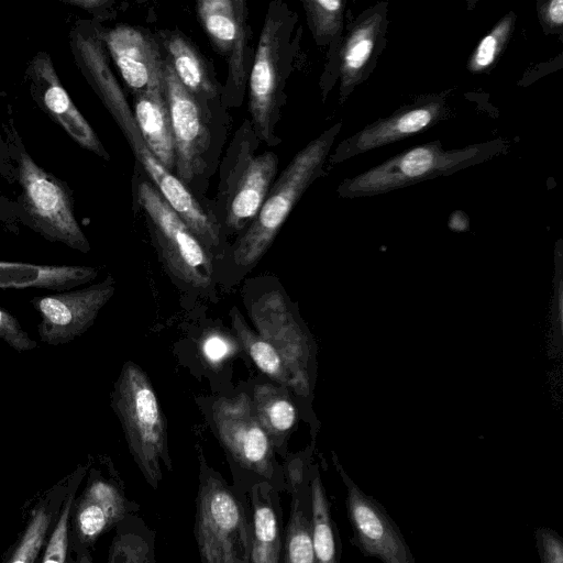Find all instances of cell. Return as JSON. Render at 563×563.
Masks as SVG:
<instances>
[{
    "instance_id": "6da1fadb",
    "label": "cell",
    "mask_w": 563,
    "mask_h": 563,
    "mask_svg": "<svg viewBox=\"0 0 563 563\" xmlns=\"http://www.w3.org/2000/svg\"><path fill=\"white\" fill-rule=\"evenodd\" d=\"M130 452L147 483L157 488L162 464L168 468L165 417L146 373L128 361L122 366L112 395Z\"/></svg>"
},
{
    "instance_id": "7a4b0ae2",
    "label": "cell",
    "mask_w": 563,
    "mask_h": 563,
    "mask_svg": "<svg viewBox=\"0 0 563 563\" xmlns=\"http://www.w3.org/2000/svg\"><path fill=\"white\" fill-rule=\"evenodd\" d=\"M336 128L325 131L299 151L272 185L257 216L233 249L238 266L255 265L272 245L302 194L317 177L330 150Z\"/></svg>"
},
{
    "instance_id": "3957f363",
    "label": "cell",
    "mask_w": 563,
    "mask_h": 563,
    "mask_svg": "<svg viewBox=\"0 0 563 563\" xmlns=\"http://www.w3.org/2000/svg\"><path fill=\"white\" fill-rule=\"evenodd\" d=\"M96 93L121 129L151 183L207 250L217 247L220 242V224L216 217L206 211L189 188L152 154L118 80L113 77L101 80Z\"/></svg>"
},
{
    "instance_id": "277c9868",
    "label": "cell",
    "mask_w": 563,
    "mask_h": 563,
    "mask_svg": "<svg viewBox=\"0 0 563 563\" xmlns=\"http://www.w3.org/2000/svg\"><path fill=\"white\" fill-rule=\"evenodd\" d=\"M258 141L244 121L228 150L221 168L218 207L225 228L245 231L257 216L276 177L278 157L272 151L255 154Z\"/></svg>"
},
{
    "instance_id": "5b68a950",
    "label": "cell",
    "mask_w": 563,
    "mask_h": 563,
    "mask_svg": "<svg viewBox=\"0 0 563 563\" xmlns=\"http://www.w3.org/2000/svg\"><path fill=\"white\" fill-rule=\"evenodd\" d=\"M290 12L286 3L269 4L249 78L251 125L260 142L276 145L275 128L282 107L286 53L290 36Z\"/></svg>"
},
{
    "instance_id": "8992f818",
    "label": "cell",
    "mask_w": 563,
    "mask_h": 563,
    "mask_svg": "<svg viewBox=\"0 0 563 563\" xmlns=\"http://www.w3.org/2000/svg\"><path fill=\"white\" fill-rule=\"evenodd\" d=\"M195 532L201 563H251V522L238 497L216 475H201Z\"/></svg>"
},
{
    "instance_id": "52a82bcc",
    "label": "cell",
    "mask_w": 563,
    "mask_h": 563,
    "mask_svg": "<svg viewBox=\"0 0 563 563\" xmlns=\"http://www.w3.org/2000/svg\"><path fill=\"white\" fill-rule=\"evenodd\" d=\"M136 199L169 272L194 287H208L212 262L208 250L147 177L136 181Z\"/></svg>"
},
{
    "instance_id": "ba28073f",
    "label": "cell",
    "mask_w": 563,
    "mask_h": 563,
    "mask_svg": "<svg viewBox=\"0 0 563 563\" xmlns=\"http://www.w3.org/2000/svg\"><path fill=\"white\" fill-rule=\"evenodd\" d=\"M23 203L34 228L46 238L87 253L89 242L74 213L66 188L24 151L19 155Z\"/></svg>"
},
{
    "instance_id": "9c48e42d",
    "label": "cell",
    "mask_w": 563,
    "mask_h": 563,
    "mask_svg": "<svg viewBox=\"0 0 563 563\" xmlns=\"http://www.w3.org/2000/svg\"><path fill=\"white\" fill-rule=\"evenodd\" d=\"M334 465L345 486V507L353 533L351 542L364 556L376 558L382 563H417L386 508L367 495L336 460Z\"/></svg>"
},
{
    "instance_id": "30bf717a",
    "label": "cell",
    "mask_w": 563,
    "mask_h": 563,
    "mask_svg": "<svg viewBox=\"0 0 563 563\" xmlns=\"http://www.w3.org/2000/svg\"><path fill=\"white\" fill-rule=\"evenodd\" d=\"M163 84L175 143L176 176L188 188L207 168L211 143L207 122L211 113L183 86L164 55Z\"/></svg>"
},
{
    "instance_id": "8fae6325",
    "label": "cell",
    "mask_w": 563,
    "mask_h": 563,
    "mask_svg": "<svg viewBox=\"0 0 563 563\" xmlns=\"http://www.w3.org/2000/svg\"><path fill=\"white\" fill-rule=\"evenodd\" d=\"M217 433L234 460L267 479L274 476L273 446L260 422L251 398L240 393L218 398L212 405Z\"/></svg>"
},
{
    "instance_id": "7c38bea8",
    "label": "cell",
    "mask_w": 563,
    "mask_h": 563,
    "mask_svg": "<svg viewBox=\"0 0 563 563\" xmlns=\"http://www.w3.org/2000/svg\"><path fill=\"white\" fill-rule=\"evenodd\" d=\"M114 290L115 282L108 276L85 288L33 298L31 303L41 317L37 325L41 341L48 345H59L85 333Z\"/></svg>"
},
{
    "instance_id": "4fadbf2b",
    "label": "cell",
    "mask_w": 563,
    "mask_h": 563,
    "mask_svg": "<svg viewBox=\"0 0 563 563\" xmlns=\"http://www.w3.org/2000/svg\"><path fill=\"white\" fill-rule=\"evenodd\" d=\"M250 316L257 333L279 354L289 387L306 396L309 393V345L284 296L276 290L264 294L252 305Z\"/></svg>"
},
{
    "instance_id": "5bb4252c",
    "label": "cell",
    "mask_w": 563,
    "mask_h": 563,
    "mask_svg": "<svg viewBox=\"0 0 563 563\" xmlns=\"http://www.w3.org/2000/svg\"><path fill=\"white\" fill-rule=\"evenodd\" d=\"M198 19L214 49L228 59V87L243 93L247 75V8L243 0H200Z\"/></svg>"
},
{
    "instance_id": "9a60e30c",
    "label": "cell",
    "mask_w": 563,
    "mask_h": 563,
    "mask_svg": "<svg viewBox=\"0 0 563 563\" xmlns=\"http://www.w3.org/2000/svg\"><path fill=\"white\" fill-rule=\"evenodd\" d=\"M99 34L133 96L164 86L163 54L156 37L129 24Z\"/></svg>"
},
{
    "instance_id": "2e32d148",
    "label": "cell",
    "mask_w": 563,
    "mask_h": 563,
    "mask_svg": "<svg viewBox=\"0 0 563 563\" xmlns=\"http://www.w3.org/2000/svg\"><path fill=\"white\" fill-rule=\"evenodd\" d=\"M474 152H443L433 146L415 147L354 178L345 194H374L430 177L473 157Z\"/></svg>"
},
{
    "instance_id": "e0dca14e",
    "label": "cell",
    "mask_w": 563,
    "mask_h": 563,
    "mask_svg": "<svg viewBox=\"0 0 563 563\" xmlns=\"http://www.w3.org/2000/svg\"><path fill=\"white\" fill-rule=\"evenodd\" d=\"M31 88L43 110L81 147L101 158L109 154L93 129L74 104L63 87L49 56L37 53L30 65Z\"/></svg>"
},
{
    "instance_id": "ac0fdd59",
    "label": "cell",
    "mask_w": 563,
    "mask_h": 563,
    "mask_svg": "<svg viewBox=\"0 0 563 563\" xmlns=\"http://www.w3.org/2000/svg\"><path fill=\"white\" fill-rule=\"evenodd\" d=\"M157 41L179 81L210 112L218 87L196 46L179 31H162Z\"/></svg>"
},
{
    "instance_id": "d6986e66",
    "label": "cell",
    "mask_w": 563,
    "mask_h": 563,
    "mask_svg": "<svg viewBox=\"0 0 563 563\" xmlns=\"http://www.w3.org/2000/svg\"><path fill=\"white\" fill-rule=\"evenodd\" d=\"M131 109L152 154L168 172L176 170L175 143L164 86L134 95Z\"/></svg>"
},
{
    "instance_id": "ffe728a7",
    "label": "cell",
    "mask_w": 563,
    "mask_h": 563,
    "mask_svg": "<svg viewBox=\"0 0 563 563\" xmlns=\"http://www.w3.org/2000/svg\"><path fill=\"white\" fill-rule=\"evenodd\" d=\"M126 515V500L113 484L93 481L84 492L75 512V528L84 543H92Z\"/></svg>"
},
{
    "instance_id": "44dd1931",
    "label": "cell",
    "mask_w": 563,
    "mask_h": 563,
    "mask_svg": "<svg viewBox=\"0 0 563 563\" xmlns=\"http://www.w3.org/2000/svg\"><path fill=\"white\" fill-rule=\"evenodd\" d=\"M97 276L98 269L90 266L0 261V289L41 288L64 291L88 284Z\"/></svg>"
},
{
    "instance_id": "7402d4cb",
    "label": "cell",
    "mask_w": 563,
    "mask_h": 563,
    "mask_svg": "<svg viewBox=\"0 0 563 563\" xmlns=\"http://www.w3.org/2000/svg\"><path fill=\"white\" fill-rule=\"evenodd\" d=\"M291 506L284 541V563H316L311 529V494L301 473L291 475Z\"/></svg>"
},
{
    "instance_id": "603a6c76",
    "label": "cell",
    "mask_w": 563,
    "mask_h": 563,
    "mask_svg": "<svg viewBox=\"0 0 563 563\" xmlns=\"http://www.w3.org/2000/svg\"><path fill=\"white\" fill-rule=\"evenodd\" d=\"M269 490L258 485L253 488L251 563H280L279 518Z\"/></svg>"
},
{
    "instance_id": "cb8c5ba5",
    "label": "cell",
    "mask_w": 563,
    "mask_h": 563,
    "mask_svg": "<svg viewBox=\"0 0 563 563\" xmlns=\"http://www.w3.org/2000/svg\"><path fill=\"white\" fill-rule=\"evenodd\" d=\"M311 494V529L316 563H340L341 541L331 516L330 504L319 473L309 481Z\"/></svg>"
},
{
    "instance_id": "d4e9b609",
    "label": "cell",
    "mask_w": 563,
    "mask_h": 563,
    "mask_svg": "<svg viewBox=\"0 0 563 563\" xmlns=\"http://www.w3.org/2000/svg\"><path fill=\"white\" fill-rule=\"evenodd\" d=\"M438 113L439 104H429L376 122L355 136L353 150L357 152L372 150L417 133L428 126Z\"/></svg>"
},
{
    "instance_id": "484cf974",
    "label": "cell",
    "mask_w": 563,
    "mask_h": 563,
    "mask_svg": "<svg viewBox=\"0 0 563 563\" xmlns=\"http://www.w3.org/2000/svg\"><path fill=\"white\" fill-rule=\"evenodd\" d=\"M379 14H374L354 26L347 36L341 53V88L353 86L367 65L378 38Z\"/></svg>"
},
{
    "instance_id": "4316f807",
    "label": "cell",
    "mask_w": 563,
    "mask_h": 563,
    "mask_svg": "<svg viewBox=\"0 0 563 563\" xmlns=\"http://www.w3.org/2000/svg\"><path fill=\"white\" fill-rule=\"evenodd\" d=\"M252 402L260 422L271 435L288 433L297 421V409L290 398L272 384L256 385Z\"/></svg>"
},
{
    "instance_id": "83f0119b",
    "label": "cell",
    "mask_w": 563,
    "mask_h": 563,
    "mask_svg": "<svg viewBox=\"0 0 563 563\" xmlns=\"http://www.w3.org/2000/svg\"><path fill=\"white\" fill-rule=\"evenodd\" d=\"M230 316L238 339L241 341L244 350L255 365L272 379L289 386V379L284 363L272 344L258 333L251 330L236 308L231 309Z\"/></svg>"
},
{
    "instance_id": "f1b7e54d",
    "label": "cell",
    "mask_w": 563,
    "mask_h": 563,
    "mask_svg": "<svg viewBox=\"0 0 563 563\" xmlns=\"http://www.w3.org/2000/svg\"><path fill=\"white\" fill-rule=\"evenodd\" d=\"M49 523L51 515L46 506L35 508L7 563H34L46 539Z\"/></svg>"
},
{
    "instance_id": "f546056e",
    "label": "cell",
    "mask_w": 563,
    "mask_h": 563,
    "mask_svg": "<svg viewBox=\"0 0 563 563\" xmlns=\"http://www.w3.org/2000/svg\"><path fill=\"white\" fill-rule=\"evenodd\" d=\"M302 5L318 42H323L338 33L343 13L341 0H303Z\"/></svg>"
},
{
    "instance_id": "4dcf8cb0",
    "label": "cell",
    "mask_w": 563,
    "mask_h": 563,
    "mask_svg": "<svg viewBox=\"0 0 563 563\" xmlns=\"http://www.w3.org/2000/svg\"><path fill=\"white\" fill-rule=\"evenodd\" d=\"M108 563H155L153 545L139 533H119L110 547Z\"/></svg>"
},
{
    "instance_id": "1f68e13d",
    "label": "cell",
    "mask_w": 563,
    "mask_h": 563,
    "mask_svg": "<svg viewBox=\"0 0 563 563\" xmlns=\"http://www.w3.org/2000/svg\"><path fill=\"white\" fill-rule=\"evenodd\" d=\"M511 26L512 18L506 16L479 42L470 62L472 71L483 70L495 62L501 52Z\"/></svg>"
},
{
    "instance_id": "d6a6232c",
    "label": "cell",
    "mask_w": 563,
    "mask_h": 563,
    "mask_svg": "<svg viewBox=\"0 0 563 563\" xmlns=\"http://www.w3.org/2000/svg\"><path fill=\"white\" fill-rule=\"evenodd\" d=\"M74 493L69 494L44 551L42 563H66L68 523Z\"/></svg>"
},
{
    "instance_id": "836d02e7",
    "label": "cell",
    "mask_w": 563,
    "mask_h": 563,
    "mask_svg": "<svg viewBox=\"0 0 563 563\" xmlns=\"http://www.w3.org/2000/svg\"><path fill=\"white\" fill-rule=\"evenodd\" d=\"M238 344L227 332L210 330L206 332L200 341V352L205 361L213 366H220L234 356Z\"/></svg>"
},
{
    "instance_id": "e575fe53",
    "label": "cell",
    "mask_w": 563,
    "mask_h": 563,
    "mask_svg": "<svg viewBox=\"0 0 563 563\" xmlns=\"http://www.w3.org/2000/svg\"><path fill=\"white\" fill-rule=\"evenodd\" d=\"M0 339L18 352L36 347V342L23 330L19 320L0 307Z\"/></svg>"
},
{
    "instance_id": "d590c367",
    "label": "cell",
    "mask_w": 563,
    "mask_h": 563,
    "mask_svg": "<svg viewBox=\"0 0 563 563\" xmlns=\"http://www.w3.org/2000/svg\"><path fill=\"white\" fill-rule=\"evenodd\" d=\"M536 548L541 563H563V540L549 527L534 530Z\"/></svg>"
},
{
    "instance_id": "8d00e7d4",
    "label": "cell",
    "mask_w": 563,
    "mask_h": 563,
    "mask_svg": "<svg viewBox=\"0 0 563 563\" xmlns=\"http://www.w3.org/2000/svg\"><path fill=\"white\" fill-rule=\"evenodd\" d=\"M543 18L551 25L561 26L563 23V1L552 0L543 9Z\"/></svg>"
},
{
    "instance_id": "74e56055",
    "label": "cell",
    "mask_w": 563,
    "mask_h": 563,
    "mask_svg": "<svg viewBox=\"0 0 563 563\" xmlns=\"http://www.w3.org/2000/svg\"><path fill=\"white\" fill-rule=\"evenodd\" d=\"M68 3L75 4L77 7H81L82 9H97L99 7H102L107 3V1H100V0H76V1H68Z\"/></svg>"
},
{
    "instance_id": "f35d334b",
    "label": "cell",
    "mask_w": 563,
    "mask_h": 563,
    "mask_svg": "<svg viewBox=\"0 0 563 563\" xmlns=\"http://www.w3.org/2000/svg\"><path fill=\"white\" fill-rule=\"evenodd\" d=\"M69 563H92L88 555H81L76 561H71Z\"/></svg>"
}]
</instances>
